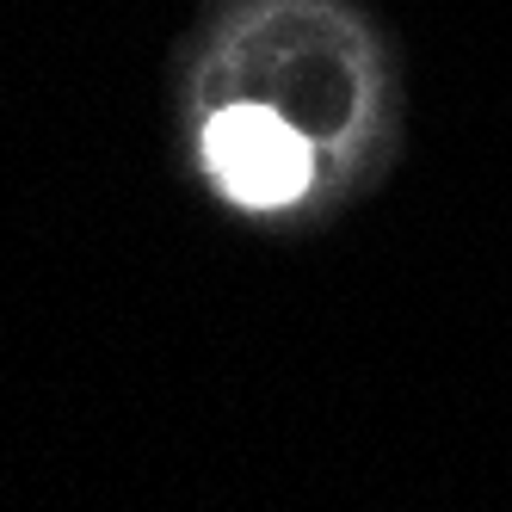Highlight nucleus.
I'll return each instance as SVG.
<instances>
[{"instance_id": "obj_1", "label": "nucleus", "mask_w": 512, "mask_h": 512, "mask_svg": "<svg viewBox=\"0 0 512 512\" xmlns=\"http://www.w3.org/2000/svg\"><path fill=\"white\" fill-rule=\"evenodd\" d=\"M204 167H210L216 186L247 210L297 204L315 179L309 142L290 130L272 105H223L204 130Z\"/></svg>"}]
</instances>
